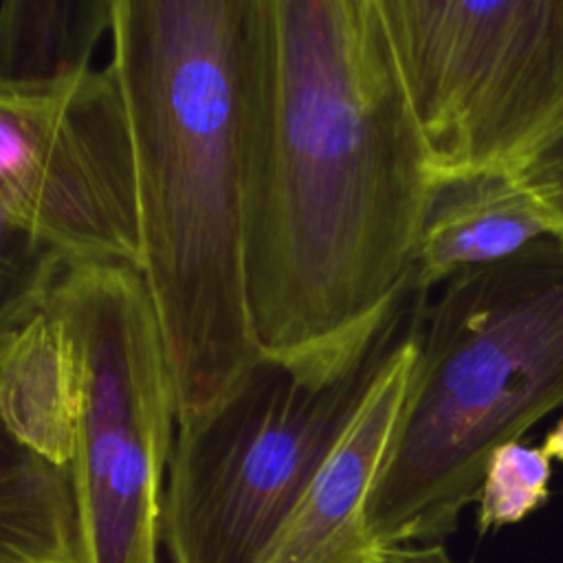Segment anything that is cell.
Returning <instances> with one entry per match:
<instances>
[{
	"instance_id": "9",
	"label": "cell",
	"mask_w": 563,
	"mask_h": 563,
	"mask_svg": "<svg viewBox=\"0 0 563 563\" xmlns=\"http://www.w3.org/2000/svg\"><path fill=\"white\" fill-rule=\"evenodd\" d=\"M0 413L4 433L46 460H75L81 383L66 325L44 308L42 292L2 303Z\"/></svg>"
},
{
	"instance_id": "4",
	"label": "cell",
	"mask_w": 563,
	"mask_h": 563,
	"mask_svg": "<svg viewBox=\"0 0 563 563\" xmlns=\"http://www.w3.org/2000/svg\"><path fill=\"white\" fill-rule=\"evenodd\" d=\"M416 284L343 343L266 354L205 420L176 429L163 543L172 563H266L290 515L407 334Z\"/></svg>"
},
{
	"instance_id": "15",
	"label": "cell",
	"mask_w": 563,
	"mask_h": 563,
	"mask_svg": "<svg viewBox=\"0 0 563 563\" xmlns=\"http://www.w3.org/2000/svg\"><path fill=\"white\" fill-rule=\"evenodd\" d=\"M363 563H457L444 543H413L376 548Z\"/></svg>"
},
{
	"instance_id": "8",
	"label": "cell",
	"mask_w": 563,
	"mask_h": 563,
	"mask_svg": "<svg viewBox=\"0 0 563 563\" xmlns=\"http://www.w3.org/2000/svg\"><path fill=\"white\" fill-rule=\"evenodd\" d=\"M413 361L411 317L407 334L363 396L266 563H363L376 550L367 532V501L402 409Z\"/></svg>"
},
{
	"instance_id": "12",
	"label": "cell",
	"mask_w": 563,
	"mask_h": 563,
	"mask_svg": "<svg viewBox=\"0 0 563 563\" xmlns=\"http://www.w3.org/2000/svg\"><path fill=\"white\" fill-rule=\"evenodd\" d=\"M114 0H2L0 88L40 90L90 70Z\"/></svg>"
},
{
	"instance_id": "16",
	"label": "cell",
	"mask_w": 563,
	"mask_h": 563,
	"mask_svg": "<svg viewBox=\"0 0 563 563\" xmlns=\"http://www.w3.org/2000/svg\"><path fill=\"white\" fill-rule=\"evenodd\" d=\"M543 451L550 455L552 462L563 464V416L556 420V424L545 433L543 438Z\"/></svg>"
},
{
	"instance_id": "1",
	"label": "cell",
	"mask_w": 563,
	"mask_h": 563,
	"mask_svg": "<svg viewBox=\"0 0 563 563\" xmlns=\"http://www.w3.org/2000/svg\"><path fill=\"white\" fill-rule=\"evenodd\" d=\"M244 143L262 350L347 341L413 286L433 183L378 0H251Z\"/></svg>"
},
{
	"instance_id": "2",
	"label": "cell",
	"mask_w": 563,
	"mask_h": 563,
	"mask_svg": "<svg viewBox=\"0 0 563 563\" xmlns=\"http://www.w3.org/2000/svg\"><path fill=\"white\" fill-rule=\"evenodd\" d=\"M110 37L136 158L139 273L187 429L264 356L244 271L251 0H114Z\"/></svg>"
},
{
	"instance_id": "6",
	"label": "cell",
	"mask_w": 563,
	"mask_h": 563,
	"mask_svg": "<svg viewBox=\"0 0 563 563\" xmlns=\"http://www.w3.org/2000/svg\"><path fill=\"white\" fill-rule=\"evenodd\" d=\"M433 178L521 167L563 132V0H378Z\"/></svg>"
},
{
	"instance_id": "13",
	"label": "cell",
	"mask_w": 563,
	"mask_h": 563,
	"mask_svg": "<svg viewBox=\"0 0 563 563\" xmlns=\"http://www.w3.org/2000/svg\"><path fill=\"white\" fill-rule=\"evenodd\" d=\"M552 460L543 446L519 440L499 446L484 471L477 495V532L484 537L523 521L550 499Z\"/></svg>"
},
{
	"instance_id": "7",
	"label": "cell",
	"mask_w": 563,
	"mask_h": 563,
	"mask_svg": "<svg viewBox=\"0 0 563 563\" xmlns=\"http://www.w3.org/2000/svg\"><path fill=\"white\" fill-rule=\"evenodd\" d=\"M0 224L66 260L141 268L134 141L112 64L0 88Z\"/></svg>"
},
{
	"instance_id": "5",
	"label": "cell",
	"mask_w": 563,
	"mask_h": 563,
	"mask_svg": "<svg viewBox=\"0 0 563 563\" xmlns=\"http://www.w3.org/2000/svg\"><path fill=\"white\" fill-rule=\"evenodd\" d=\"M42 303L79 358L73 473L86 563H158L176 394L147 286L128 264L62 257Z\"/></svg>"
},
{
	"instance_id": "11",
	"label": "cell",
	"mask_w": 563,
	"mask_h": 563,
	"mask_svg": "<svg viewBox=\"0 0 563 563\" xmlns=\"http://www.w3.org/2000/svg\"><path fill=\"white\" fill-rule=\"evenodd\" d=\"M0 563H86L73 464L59 466L2 431Z\"/></svg>"
},
{
	"instance_id": "14",
	"label": "cell",
	"mask_w": 563,
	"mask_h": 563,
	"mask_svg": "<svg viewBox=\"0 0 563 563\" xmlns=\"http://www.w3.org/2000/svg\"><path fill=\"white\" fill-rule=\"evenodd\" d=\"M515 174L545 211L554 235L563 240V132L534 152Z\"/></svg>"
},
{
	"instance_id": "10",
	"label": "cell",
	"mask_w": 563,
	"mask_h": 563,
	"mask_svg": "<svg viewBox=\"0 0 563 563\" xmlns=\"http://www.w3.org/2000/svg\"><path fill=\"white\" fill-rule=\"evenodd\" d=\"M554 235L539 202L510 169L433 178L418 231L413 284L427 295L453 275L506 260Z\"/></svg>"
},
{
	"instance_id": "3",
	"label": "cell",
	"mask_w": 563,
	"mask_h": 563,
	"mask_svg": "<svg viewBox=\"0 0 563 563\" xmlns=\"http://www.w3.org/2000/svg\"><path fill=\"white\" fill-rule=\"evenodd\" d=\"M418 297L416 361L367 501L376 548L442 543L490 455L563 407V240L462 271Z\"/></svg>"
}]
</instances>
